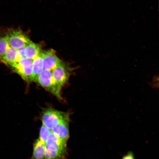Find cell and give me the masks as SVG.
Listing matches in <instances>:
<instances>
[{
  "label": "cell",
  "mask_w": 159,
  "mask_h": 159,
  "mask_svg": "<svg viewBox=\"0 0 159 159\" xmlns=\"http://www.w3.org/2000/svg\"><path fill=\"white\" fill-rule=\"evenodd\" d=\"M65 155V153L49 150L46 148L44 159H64Z\"/></svg>",
  "instance_id": "cell-13"
},
{
  "label": "cell",
  "mask_w": 159,
  "mask_h": 159,
  "mask_svg": "<svg viewBox=\"0 0 159 159\" xmlns=\"http://www.w3.org/2000/svg\"><path fill=\"white\" fill-rule=\"evenodd\" d=\"M40 46L31 41L25 46L24 55L25 57L32 59L35 58L41 52Z\"/></svg>",
  "instance_id": "cell-10"
},
{
  "label": "cell",
  "mask_w": 159,
  "mask_h": 159,
  "mask_svg": "<svg viewBox=\"0 0 159 159\" xmlns=\"http://www.w3.org/2000/svg\"><path fill=\"white\" fill-rule=\"evenodd\" d=\"M52 132L51 130L49 129L42 125L40 130L39 139L42 142L45 144L49 136Z\"/></svg>",
  "instance_id": "cell-14"
},
{
  "label": "cell",
  "mask_w": 159,
  "mask_h": 159,
  "mask_svg": "<svg viewBox=\"0 0 159 159\" xmlns=\"http://www.w3.org/2000/svg\"><path fill=\"white\" fill-rule=\"evenodd\" d=\"M25 47L18 49L19 56L21 59L25 57L24 55V49Z\"/></svg>",
  "instance_id": "cell-18"
},
{
  "label": "cell",
  "mask_w": 159,
  "mask_h": 159,
  "mask_svg": "<svg viewBox=\"0 0 159 159\" xmlns=\"http://www.w3.org/2000/svg\"><path fill=\"white\" fill-rule=\"evenodd\" d=\"M42 52L44 69L52 71L62 62L57 56L55 51L53 49Z\"/></svg>",
  "instance_id": "cell-4"
},
{
  "label": "cell",
  "mask_w": 159,
  "mask_h": 159,
  "mask_svg": "<svg viewBox=\"0 0 159 159\" xmlns=\"http://www.w3.org/2000/svg\"><path fill=\"white\" fill-rule=\"evenodd\" d=\"M7 35L0 36V57L5 52L8 47Z\"/></svg>",
  "instance_id": "cell-15"
},
{
  "label": "cell",
  "mask_w": 159,
  "mask_h": 159,
  "mask_svg": "<svg viewBox=\"0 0 159 159\" xmlns=\"http://www.w3.org/2000/svg\"><path fill=\"white\" fill-rule=\"evenodd\" d=\"M32 64V73L31 81H36L43 70V60L42 52L34 59Z\"/></svg>",
  "instance_id": "cell-9"
},
{
  "label": "cell",
  "mask_w": 159,
  "mask_h": 159,
  "mask_svg": "<svg viewBox=\"0 0 159 159\" xmlns=\"http://www.w3.org/2000/svg\"><path fill=\"white\" fill-rule=\"evenodd\" d=\"M6 35L9 45L16 49L25 47L31 41L28 36L19 29L10 30Z\"/></svg>",
  "instance_id": "cell-3"
},
{
  "label": "cell",
  "mask_w": 159,
  "mask_h": 159,
  "mask_svg": "<svg viewBox=\"0 0 159 159\" xmlns=\"http://www.w3.org/2000/svg\"><path fill=\"white\" fill-rule=\"evenodd\" d=\"M20 59L18 49L10 47H8L4 54L0 57V61L9 65L18 62Z\"/></svg>",
  "instance_id": "cell-8"
},
{
  "label": "cell",
  "mask_w": 159,
  "mask_h": 159,
  "mask_svg": "<svg viewBox=\"0 0 159 159\" xmlns=\"http://www.w3.org/2000/svg\"><path fill=\"white\" fill-rule=\"evenodd\" d=\"M69 117L67 114L51 108H48L43 112L42 121L43 125L52 130Z\"/></svg>",
  "instance_id": "cell-2"
},
{
  "label": "cell",
  "mask_w": 159,
  "mask_h": 159,
  "mask_svg": "<svg viewBox=\"0 0 159 159\" xmlns=\"http://www.w3.org/2000/svg\"><path fill=\"white\" fill-rule=\"evenodd\" d=\"M122 159H135V158L133 153L130 152L124 156Z\"/></svg>",
  "instance_id": "cell-17"
},
{
  "label": "cell",
  "mask_w": 159,
  "mask_h": 159,
  "mask_svg": "<svg viewBox=\"0 0 159 159\" xmlns=\"http://www.w3.org/2000/svg\"><path fill=\"white\" fill-rule=\"evenodd\" d=\"M69 117L52 129V132L61 139L67 141L69 137Z\"/></svg>",
  "instance_id": "cell-7"
},
{
  "label": "cell",
  "mask_w": 159,
  "mask_h": 159,
  "mask_svg": "<svg viewBox=\"0 0 159 159\" xmlns=\"http://www.w3.org/2000/svg\"><path fill=\"white\" fill-rule=\"evenodd\" d=\"M24 80H30L32 73V66L28 67H23L17 65L10 66Z\"/></svg>",
  "instance_id": "cell-12"
},
{
  "label": "cell",
  "mask_w": 159,
  "mask_h": 159,
  "mask_svg": "<svg viewBox=\"0 0 159 159\" xmlns=\"http://www.w3.org/2000/svg\"><path fill=\"white\" fill-rule=\"evenodd\" d=\"M37 81L41 86L58 98H62L60 94L62 87L54 79L51 70L44 69L39 76Z\"/></svg>",
  "instance_id": "cell-1"
},
{
  "label": "cell",
  "mask_w": 159,
  "mask_h": 159,
  "mask_svg": "<svg viewBox=\"0 0 159 159\" xmlns=\"http://www.w3.org/2000/svg\"><path fill=\"white\" fill-rule=\"evenodd\" d=\"M52 72L54 79L61 87L67 81L69 73L63 62L52 70Z\"/></svg>",
  "instance_id": "cell-6"
},
{
  "label": "cell",
  "mask_w": 159,
  "mask_h": 159,
  "mask_svg": "<svg viewBox=\"0 0 159 159\" xmlns=\"http://www.w3.org/2000/svg\"><path fill=\"white\" fill-rule=\"evenodd\" d=\"M45 144L40 139L35 142L33 145L32 155L31 159H44Z\"/></svg>",
  "instance_id": "cell-11"
},
{
  "label": "cell",
  "mask_w": 159,
  "mask_h": 159,
  "mask_svg": "<svg viewBox=\"0 0 159 159\" xmlns=\"http://www.w3.org/2000/svg\"><path fill=\"white\" fill-rule=\"evenodd\" d=\"M33 62V59L25 57L21 58L18 62L14 63L9 65L11 66L14 65L23 67H28L32 66Z\"/></svg>",
  "instance_id": "cell-16"
},
{
  "label": "cell",
  "mask_w": 159,
  "mask_h": 159,
  "mask_svg": "<svg viewBox=\"0 0 159 159\" xmlns=\"http://www.w3.org/2000/svg\"><path fill=\"white\" fill-rule=\"evenodd\" d=\"M66 142V141L61 139L52 132L49 136L45 144L46 148L49 150L65 153Z\"/></svg>",
  "instance_id": "cell-5"
}]
</instances>
